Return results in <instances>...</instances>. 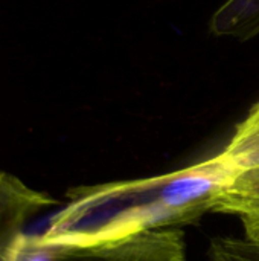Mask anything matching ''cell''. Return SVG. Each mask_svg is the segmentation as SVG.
<instances>
[{
    "label": "cell",
    "mask_w": 259,
    "mask_h": 261,
    "mask_svg": "<svg viewBox=\"0 0 259 261\" xmlns=\"http://www.w3.org/2000/svg\"><path fill=\"white\" fill-rule=\"evenodd\" d=\"M56 203L47 193L34 190L18 177L0 171V261H11L12 249L24 232L26 223Z\"/></svg>",
    "instance_id": "cell-3"
},
{
    "label": "cell",
    "mask_w": 259,
    "mask_h": 261,
    "mask_svg": "<svg viewBox=\"0 0 259 261\" xmlns=\"http://www.w3.org/2000/svg\"><path fill=\"white\" fill-rule=\"evenodd\" d=\"M220 153L240 174L259 171V101L237 124L232 138Z\"/></svg>",
    "instance_id": "cell-6"
},
{
    "label": "cell",
    "mask_w": 259,
    "mask_h": 261,
    "mask_svg": "<svg viewBox=\"0 0 259 261\" xmlns=\"http://www.w3.org/2000/svg\"><path fill=\"white\" fill-rule=\"evenodd\" d=\"M240 176L218 151L176 171L130 180L73 187L66 205L35 234L49 246L92 248L142 232L195 225Z\"/></svg>",
    "instance_id": "cell-1"
},
{
    "label": "cell",
    "mask_w": 259,
    "mask_h": 261,
    "mask_svg": "<svg viewBox=\"0 0 259 261\" xmlns=\"http://www.w3.org/2000/svg\"><path fill=\"white\" fill-rule=\"evenodd\" d=\"M209 32L241 41L259 35V0H227L211 17Z\"/></svg>",
    "instance_id": "cell-5"
},
{
    "label": "cell",
    "mask_w": 259,
    "mask_h": 261,
    "mask_svg": "<svg viewBox=\"0 0 259 261\" xmlns=\"http://www.w3.org/2000/svg\"><path fill=\"white\" fill-rule=\"evenodd\" d=\"M211 213L240 219L244 239L259 248V171H244L215 199Z\"/></svg>",
    "instance_id": "cell-4"
},
{
    "label": "cell",
    "mask_w": 259,
    "mask_h": 261,
    "mask_svg": "<svg viewBox=\"0 0 259 261\" xmlns=\"http://www.w3.org/2000/svg\"><path fill=\"white\" fill-rule=\"evenodd\" d=\"M56 261H188L180 228L142 232L92 248L64 249Z\"/></svg>",
    "instance_id": "cell-2"
},
{
    "label": "cell",
    "mask_w": 259,
    "mask_h": 261,
    "mask_svg": "<svg viewBox=\"0 0 259 261\" xmlns=\"http://www.w3.org/2000/svg\"><path fill=\"white\" fill-rule=\"evenodd\" d=\"M60 254L58 248L41 243L35 234L23 232L12 249L11 261H56Z\"/></svg>",
    "instance_id": "cell-8"
},
{
    "label": "cell",
    "mask_w": 259,
    "mask_h": 261,
    "mask_svg": "<svg viewBox=\"0 0 259 261\" xmlns=\"http://www.w3.org/2000/svg\"><path fill=\"white\" fill-rule=\"evenodd\" d=\"M208 261H259V248L244 237L218 236L209 242Z\"/></svg>",
    "instance_id": "cell-7"
}]
</instances>
